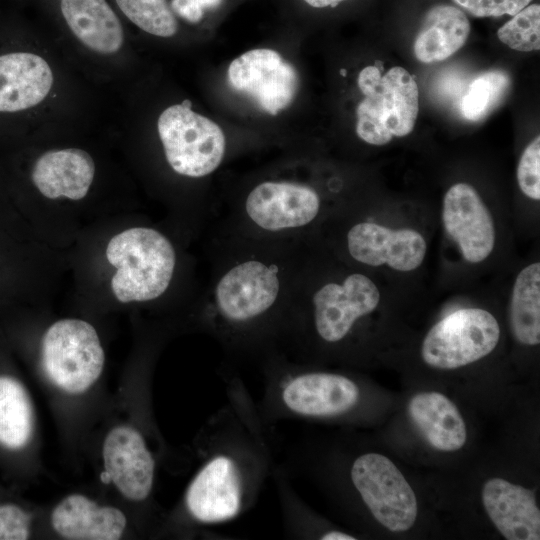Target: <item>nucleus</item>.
<instances>
[{"label": "nucleus", "instance_id": "33", "mask_svg": "<svg viewBox=\"0 0 540 540\" xmlns=\"http://www.w3.org/2000/svg\"><path fill=\"white\" fill-rule=\"evenodd\" d=\"M201 2V4L203 5V7H214L216 5H218L221 0H199Z\"/></svg>", "mask_w": 540, "mask_h": 540}, {"label": "nucleus", "instance_id": "16", "mask_svg": "<svg viewBox=\"0 0 540 540\" xmlns=\"http://www.w3.org/2000/svg\"><path fill=\"white\" fill-rule=\"evenodd\" d=\"M49 522L58 536L72 540H116L128 526L121 509L79 493L64 497L52 509Z\"/></svg>", "mask_w": 540, "mask_h": 540}, {"label": "nucleus", "instance_id": "18", "mask_svg": "<svg viewBox=\"0 0 540 540\" xmlns=\"http://www.w3.org/2000/svg\"><path fill=\"white\" fill-rule=\"evenodd\" d=\"M53 74L41 56L15 52L0 56V112H17L43 101Z\"/></svg>", "mask_w": 540, "mask_h": 540}, {"label": "nucleus", "instance_id": "24", "mask_svg": "<svg viewBox=\"0 0 540 540\" xmlns=\"http://www.w3.org/2000/svg\"><path fill=\"white\" fill-rule=\"evenodd\" d=\"M34 430V411L25 387L15 378L0 376V445L25 447Z\"/></svg>", "mask_w": 540, "mask_h": 540}, {"label": "nucleus", "instance_id": "3", "mask_svg": "<svg viewBox=\"0 0 540 540\" xmlns=\"http://www.w3.org/2000/svg\"><path fill=\"white\" fill-rule=\"evenodd\" d=\"M108 262L117 270L111 279L115 297L123 303L158 298L168 288L176 255L159 231L135 227L115 235L106 248Z\"/></svg>", "mask_w": 540, "mask_h": 540}, {"label": "nucleus", "instance_id": "17", "mask_svg": "<svg viewBox=\"0 0 540 540\" xmlns=\"http://www.w3.org/2000/svg\"><path fill=\"white\" fill-rule=\"evenodd\" d=\"M481 498L487 515L505 539H540V510L533 491L491 478L483 485Z\"/></svg>", "mask_w": 540, "mask_h": 540}, {"label": "nucleus", "instance_id": "29", "mask_svg": "<svg viewBox=\"0 0 540 540\" xmlns=\"http://www.w3.org/2000/svg\"><path fill=\"white\" fill-rule=\"evenodd\" d=\"M31 515L15 504H0V540H24L31 534Z\"/></svg>", "mask_w": 540, "mask_h": 540}, {"label": "nucleus", "instance_id": "8", "mask_svg": "<svg viewBox=\"0 0 540 540\" xmlns=\"http://www.w3.org/2000/svg\"><path fill=\"white\" fill-rule=\"evenodd\" d=\"M500 334L499 323L488 310L457 309L430 328L421 345V357L436 369L464 367L489 355Z\"/></svg>", "mask_w": 540, "mask_h": 540}, {"label": "nucleus", "instance_id": "13", "mask_svg": "<svg viewBox=\"0 0 540 540\" xmlns=\"http://www.w3.org/2000/svg\"><path fill=\"white\" fill-rule=\"evenodd\" d=\"M441 218L465 261L478 264L491 255L496 243L495 222L473 186L463 182L452 185L444 195Z\"/></svg>", "mask_w": 540, "mask_h": 540}, {"label": "nucleus", "instance_id": "30", "mask_svg": "<svg viewBox=\"0 0 540 540\" xmlns=\"http://www.w3.org/2000/svg\"><path fill=\"white\" fill-rule=\"evenodd\" d=\"M474 17L514 16L532 0H453Z\"/></svg>", "mask_w": 540, "mask_h": 540}, {"label": "nucleus", "instance_id": "2", "mask_svg": "<svg viewBox=\"0 0 540 540\" xmlns=\"http://www.w3.org/2000/svg\"><path fill=\"white\" fill-rule=\"evenodd\" d=\"M258 411L270 424L283 419H330L346 416L359 405V384L341 373L309 369L278 357L264 367V390Z\"/></svg>", "mask_w": 540, "mask_h": 540}, {"label": "nucleus", "instance_id": "11", "mask_svg": "<svg viewBox=\"0 0 540 540\" xmlns=\"http://www.w3.org/2000/svg\"><path fill=\"white\" fill-rule=\"evenodd\" d=\"M227 78L232 88L250 96L272 115L293 102L299 86L294 66L278 52L267 48L253 49L234 59Z\"/></svg>", "mask_w": 540, "mask_h": 540}, {"label": "nucleus", "instance_id": "22", "mask_svg": "<svg viewBox=\"0 0 540 540\" xmlns=\"http://www.w3.org/2000/svg\"><path fill=\"white\" fill-rule=\"evenodd\" d=\"M470 29L467 16L459 8L435 6L424 17L414 42V54L423 63L443 61L465 44Z\"/></svg>", "mask_w": 540, "mask_h": 540}, {"label": "nucleus", "instance_id": "31", "mask_svg": "<svg viewBox=\"0 0 540 540\" xmlns=\"http://www.w3.org/2000/svg\"><path fill=\"white\" fill-rule=\"evenodd\" d=\"M173 10L185 20L196 23L203 17V5L199 0H173Z\"/></svg>", "mask_w": 540, "mask_h": 540}, {"label": "nucleus", "instance_id": "23", "mask_svg": "<svg viewBox=\"0 0 540 540\" xmlns=\"http://www.w3.org/2000/svg\"><path fill=\"white\" fill-rule=\"evenodd\" d=\"M510 327L514 338L526 346L540 343V263L533 262L517 274L511 291Z\"/></svg>", "mask_w": 540, "mask_h": 540}, {"label": "nucleus", "instance_id": "7", "mask_svg": "<svg viewBox=\"0 0 540 540\" xmlns=\"http://www.w3.org/2000/svg\"><path fill=\"white\" fill-rule=\"evenodd\" d=\"M157 128L166 160L176 173L200 178L221 164L225 135L218 124L194 112L189 100L166 108Z\"/></svg>", "mask_w": 540, "mask_h": 540}, {"label": "nucleus", "instance_id": "15", "mask_svg": "<svg viewBox=\"0 0 540 540\" xmlns=\"http://www.w3.org/2000/svg\"><path fill=\"white\" fill-rule=\"evenodd\" d=\"M321 208L318 193L311 187L289 181H265L247 195L248 218L260 229H298L313 222Z\"/></svg>", "mask_w": 540, "mask_h": 540}, {"label": "nucleus", "instance_id": "10", "mask_svg": "<svg viewBox=\"0 0 540 540\" xmlns=\"http://www.w3.org/2000/svg\"><path fill=\"white\" fill-rule=\"evenodd\" d=\"M380 300L377 284L362 273L324 283L312 296L309 330L323 344H340L362 318L376 310Z\"/></svg>", "mask_w": 540, "mask_h": 540}, {"label": "nucleus", "instance_id": "4", "mask_svg": "<svg viewBox=\"0 0 540 540\" xmlns=\"http://www.w3.org/2000/svg\"><path fill=\"white\" fill-rule=\"evenodd\" d=\"M357 84L363 94L356 108V133L361 140L383 146L393 137L413 131L419 112V90L406 69L395 66L382 75L377 66H366Z\"/></svg>", "mask_w": 540, "mask_h": 540}, {"label": "nucleus", "instance_id": "25", "mask_svg": "<svg viewBox=\"0 0 540 540\" xmlns=\"http://www.w3.org/2000/svg\"><path fill=\"white\" fill-rule=\"evenodd\" d=\"M510 86V78L501 70L487 71L476 77L461 101V112L470 121L484 118L501 101Z\"/></svg>", "mask_w": 540, "mask_h": 540}, {"label": "nucleus", "instance_id": "28", "mask_svg": "<svg viewBox=\"0 0 540 540\" xmlns=\"http://www.w3.org/2000/svg\"><path fill=\"white\" fill-rule=\"evenodd\" d=\"M517 182L522 193L540 200V137L537 136L523 151L518 167Z\"/></svg>", "mask_w": 540, "mask_h": 540}, {"label": "nucleus", "instance_id": "27", "mask_svg": "<svg viewBox=\"0 0 540 540\" xmlns=\"http://www.w3.org/2000/svg\"><path fill=\"white\" fill-rule=\"evenodd\" d=\"M499 40L509 48L530 52L540 48V6L532 4L515 14L497 31Z\"/></svg>", "mask_w": 540, "mask_h": 540}, {"label": "nucleus", "instance_id": "1", "mask_svg": "<svg viewBox=\"0 0 540 540\" xmlns=\"http://www.w3.org/2000/svg\"><path fill=\"white\" fill-rule=\"evenodd\" d=\"M227 403L205 429V454L183 497L189 521H232L256 502L274 468L270 426L239 379L227 382Z\"/></svg>", "mask_w": 540, "mask_h": 540}, {"label": "nucleus", "instance_id": "14", "mask_svg": "<svg viewBox=\"0 0 540 540\" xmlns=\"http://www.w3.org/2000/svg\"><path fill=\"white\" fill-rule=\"evenodd\" d=\"M346 245L355 261L371 267L387 266L399 272L419 268L427 252L425 237L419 231L372 221L354 224L347 232Z\"/></svg>", "mask_w": 540, "mask_h": 540}, {"label": "nucleus", "instance_id": "9", "mask_svg": "<svg viewBox=\"0 0 540 540\" xmlns=\"http://www.w3.org/2000/svg\"><path fill=\"white\" fill-rule=\"evenodd\" d=\"M351 483L373 517L392 532L410 529L417 518L416 495L397 466L379 453L359 455L352 462Z\"/></svg>", "mask_w": 540, "mask_h": 540}, {"label": "nucleus", "instance_id": "19", "mask_svg": "<svg viewBox=\"0 0 540 540\" xmlns=\"http://www.w3.org/2000/svg\"><path fill=\"white\" fill-rule=\"evenodd\" d=\"M94 173V161L86 151L68 148L40 156L33 167L32 180L49 199L80 200L87 195Z\"/></svg>", "mask_w": 540, "mask_h": 540}, {"label": "nucleus", "instance_id": "12", "mask_svg": "<svg viewBox=\"0 0 540 540\" xmlns=\"http://www.w3.org/2000/svg\"><path fill=\"white\" fill-rule=\"evenodd\" d=\"M107 480L128 501L146 502L154 489L156 458L142 432L129 424L113 427L102 444Z\"/></svg>", "mask_w": 540, "mask_h": 540}, {"label": "nucleus", "instance_id": "26", "mask_svg": "<svg viewBox=\"0 0 540 540\" xmlns=\"http://www.w3.org/2000/svg\"><path fill=\"white\" fill-rule=\"evenodd\" d=\"M116 3L130 21L149 34L171 37L178 30L167 0H116Z\"/></svg>", "mask_w": 540, "mask_h": 540}, {"label": "nucleus", "instance_id": "20", "mask_svg": "<svg viewBox=\"0 0 540 540\" xmlns=\"http://www.w3.org/2000/svg\"><path fill=\"white\" fill-rule=\"evenodd\" d=\"M409 417L424 439L436 450L461 449L467 438L465 422L457 406L439 392L414 395L407 407Z\"/></svg>", "mask_w": 540, "mask_h": 540}, {"label": "nucleus", "instance_id": "6", "mask_svg": "<svg viewBox=\"0 0 540 540\" xmlns=\"http://www.w3.org/2000/svg\"><path fill=\"white\" fill-rule=\"evenodd\" d=\"M41 364L46 377L57 389L79 395L100 378L105 352L90 323L67 318L56 321L44 333Z\"/></svg>", "mask_w": 540, "mask_h": 540}, {"label": "nucleus", "instance_id": "5", "mask_svg": "<svg viewBox=\"0 0 540 540\" xmlns=\"http://www.w3.org/2000/svg\"><path fill=\"white\" fill-rule=\"evenodd\" d=\"M280 292L279 269L262 260L233 265L214 291L215 327L226 338H246L263 328Z\"/></svg>", "mask_w": 540, "mask_h": 540}, {"label": "nucleus", "instance_id": "21", "mask_svg": "<svg viewBox=\"0 0 540 540\" xmlns=\"http://www.w3.org/2000/svg\"><path fill=\"white\" fill-rule=\"evenodd\" d=\"M60 7L71 31L89 49L113 54L122 47V25L105 0H61Z\"/></svg>", "mask_w": 540, "mask_h": 540}, {"label": "nucleus", "instance_id": "32", "mask_svg": "<svg viewBox=\"0 0 540 540\" xmlns=\"http://www.w3.org/2000/svg\"><path fill=\"white\" fill-rule=\"evenodd\" d=\"M307 4L315 8H324L328 6H335L339 2L344 0H304Z\"/></svg>", "mask_w": 540, "mask_h": 540}]
</instances>
